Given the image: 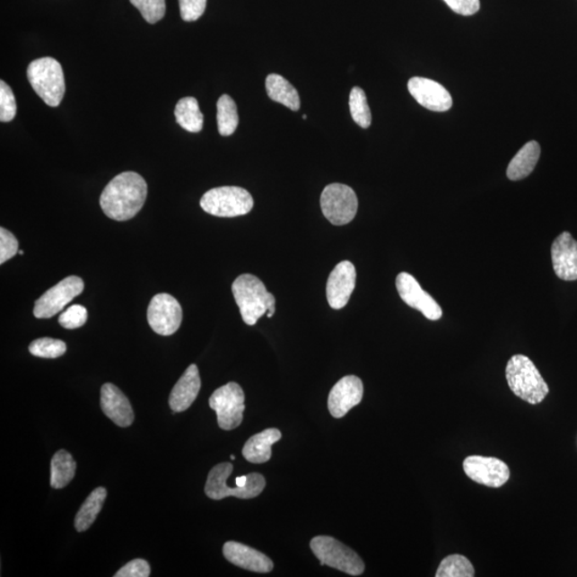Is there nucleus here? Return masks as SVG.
<instances>
[{
    "label": "nucleus",
    "instance_id": "393cba45",
    "mask_svg": "<svg viewBox=\"0 0 577 577\" xmlns=\"http://www.w3.org/2000/svg\"><path fill=\"white\" fill-rule=\"evenodd\" d=\"M177 122L184 130L198 133L204 127V115L199 109L198 101L192 97L183 98L176 105Z\"/></svg>",
    "mask_w": 577,
    "mask_h": 577
},
{
    "label": "nucleus",
    "instance_id": "58836bf2",
    "mask_svg": "<svg viewBox=\"0 0 577 577\" xmlns=\"http://www.w3.org/2000/svg\"><path fill=\"white\" fill-rule=\"evenodd\" d=\"M302 119L306 120V119H307V116H306V115L302 116Z\"/></svg>",
    "mask_w": 577,
    "mask_h": 577
},
{
    "label": "nucleus",
    "instance_id": "c85d7f7f",
    "mask_svg": "<svg viewBox=\"0 0 577 577\" xmlns=\"http://www.w3.org/2000/svg\"><path fill=\"white\" fill-rule=\"evenodd\" d=\"M350 111L353 120L363 128L372 125V111H370L365 92L360 87H354L350 93Z\"/></svg>",
    "mask_w": 577,
    "mask_h": 577
},
{
    "label": "nucleus",
    "instance_id": "c9c22d12",
    "mask_svg": "<svg viewBox=\"0 0 577 577\" xmlns=\"http://www.w3.org/2000/svg\"><path fill=\"white\" fill-rule=\"evenodd\" d=\"M151 574L150 564L144 559H134L127 563L115 574L116 577H148Z\"/></svg>",
    "mask_w": 577,
    "mask_h": 577
},
{
    "label": "nucleus",
    "instance_id": "6e6552de",
    "mask_svg": "<svg viewBox=\"0 0 577 577\" xmlns=\"http://www.w3.org/2000/svg\"><path fill=\"white\" fill-rule=\"evenodd\" d=\"M209 405L216 412L221 429L231 431L242 424L245 394L239 384L231 382L216 389L210 398Z\"/></svg>",
    "mask_w": 577,
    "mask_h": 577
},
{
    "label": "nucleus",
    "instance_id": "6ab92c4d",
    "mask_svg": "<svg viewBox=\"0 0 577 577\" xmlns=\"http://www.w3.org/2000/svg\"><path fill=\"white\" fill-rule=\"evenodd\" d=\"M101 407L105 415L121 428L130 427L134 422L130 401L114 384L106 383L101 389Z\"/></svg>",
    "mask_w": 577,
    "mask_h": 577
},
{
    "label": "nucleus",
    "instance_id": "20e7f679",
    "mask_svg": "<svg viewBox=\"0 0 577 577\" xmlns=\"http://www.w3.org/2000/svg\"><path fill=\"white\" fill-rule=\"evenodd\" d=\"M28 80L33 91L50 108H57L66 92L63 66L52 57L33 60L28 66Z\"/></svg>",
    "mask_w": 577,
    "mask_h": 577
},
{
    "label": "nucleus",
    "instance_id": "4c0bfd02",
    "mask_svg": "<svg viewBox=\"0 0 577 577\" xmlns=\"http://www.w3.org/2000/svg\"><path fill=\"white\" fill-rule=\"evenodd\" d=\"M19 254L20 255H24V251L23 250H19Z\"/></svg>",
    "mask_w": 577,
    "mask_h": 577
},
{
    "label": "nucleus",
    "instance_id": "dca6fc26",
    "mask_svg": "<svg viewBox=\"0 0 577 577\" xmlns=\"http://www.w3.org/2000/svg\"><path fill=\"white\" fill-rule=\"evenodd\" d=\"M408 92L424 109L447 111L452 108V98L441 83L429 78L413 77L407 83Z\"/></svg>",
    "mask_w": 577,
    "mask_h": 577
},
{
    "label": "nucleus",
    "instance_id": "a878e982",
    "mask_svg": "<svg viewBox=\"0 0 577 577\" xmlns=\"http://www.w3.org/2000/svg\"><path fill=\"white\" fill-rule=\"evenodd\" d=\"M75 470L76 463L68 451L56 452L50 463V485L54 489H63L74 478Z\"/></svg>",
    "mask_w": 577,
    "mask_h": 577
},
{
    "label": "nucleus",
    "instance_id": "ea45409f",
    "mask_svg": "<svg viewBox=\"0 0 577 577\" xmlns=\"http://www.w3.org/2000/svg\"><path fill=\"white\" fill-rule=\"evenodd\" d=\"M231 459H232V460H234L235 457H234V456H232V457H231Z\"/></svg>",
    "mask_w": 577,
    "mask_h": 577
},
{
    "label": "nucleus",
    "instance_id": "ddd939ff",
    "mask_svg": "<svg viewBox=\"0 0 577 577\" xmlns=\"http://www.w3.org/2000/svg\"><path fill=\"white\" fill-rule=\"evenodd\" d=\"M463 469L469 479L490 487H501L510 478L508 465L496 458L468 457L463 462Z\"/></svg>",
    "mask_w": 577,
    "mask_h": 577
},
{
    "label": "nucleus",
    "instance_id": "bb28decb",
    "mask_svg": "<svg viewBox=\"0 0 577 577\" xmlns=\"http://www.w3.org/2000/svg\"><path fill=\"white\" fill-rule=\"evenodd\" d=\"M217 126L222 136H231L239 126L237 104L231 95L223 94L217 102Z\"/></svg>",
    "mask_w": 577,
    "mask_h": 577
},
{
    "label": "nucleus",
    "instance_id": "f257e3e1",
    "mask_svg": "<svg viewBox=\"0 0 577 577\" xmlns=\"http://www.w3.org/2000/svg\"><path fill=\"white\" fill-rule=\"evenodd\" d=\"M148 195V185L137 172L126 171L106 185L100 205L104 214L117 222L131 220L142 210Z\"/></svg>",
    "mask_w": 577,
    "mask_h": 577
},
{
    "label": "nucleus",
    "instance_id": "1a4fd4ad",
    "mask_svg": "<svg viewBox=\"0 0 577 577\" xmlns=\"http://www.w3.org/2000/svg\"><path fill=\"white\" fill-rule=\"evenodd\" d=\"M321 209L327 220L335 226H344L354 220L358 209L357 196L350 187L333 183L324 188Z\"/></svg>",
    "mask_w": 577,
    "mask_h": 577
},
{
    "label": "nucleus",
    "instance_id": "e433bc0d",
    "mask_svg": "<svg viewBox=\"0 0 577 577\" xmlns=\"http://www.w3.org/2000/svg\"><path fill=\"white\" fill-rule=\"evenodd\" d=\"M453 13L464 16L477 13L480 9V0H444Z\"/></svg>",
    "mask_w": 577,
    "mask_h": 577
},
{
    "label": "nucleus",
    "instance_id": "0eeeda50",
    "mask_svg": "<svg viewBox=\"0 0 577 577\" xmlns=\"http://www.w3.org/2000/svg\"><path fill=\"white\" fill-rule=\"evenodd\" d=\"M310 548L322 565L337 569L341 573L358 576L365 571V564L358 555L337 539L318 536L310 542Z\"/></svg>",
    "mask_w": 577,
    "mask_h": 577
},
{
    "label": "nucleus",
    "instance_id": "aec40b11",
    "mask_svg": "<svg viewBox=\"0 0 577 577\" xmlns=\"http://www.w3.org/2000/svg\"><path fill=\"white\" fill-rule=\"evenodd\" d=\"M201 389V380L197 366L190 365L172 389L170 406L172 412H184L193 405Z\"/></svg>",
    "mask_w": 577,
    "mask_h": 577
},
{
    "label": "nucleus",
    "instance_id": "9d476101",
    "mask_svg": "<svg viewBox=\"0 0 577 577\" xmlns=\"http://www.w3.org/2000/svg\"><path fill=\"white\" fill-rule=\"evenodd\" d=\"M83 279L77 276H69L54 285L39 298L33 308V315L38 319H48L57 315L65 307L83 293Z\"/></svg>",
    "mask_w": 577,
    "mask_h": 577
},
{
    "label": "nucleus",
    "instance_id": "2f4dec72",
    "mask_svg": "<svg viewBox=\"0 0 577 577\" xmlns=\"http://www.w3.org/2000/svg\"><path fill=\"white\" fill-rule=\"evenodd\" d=\"M88 311L82 305H73L59 316L58 322L66 329H76L87 322Z\"/></svg>",
    "mask_w": 577,
    "mask_h": 577
},
{
    "label": "nucleus",
    "instance_id": "39448f33",
    "mask_svg": "<svg viewBox=\"0 0 577 577\" xmlns=\"http://www.w3.org/2000/svg\"><path fill=\"white\" fill-rule=\"evenodd\" d=\"M233 472V465L229 462L217 464L210 470L208 480H206L205 492L206 496L214 501H222L223 498L233 496L240 500H250L259 496L266 487V479L261 474L253 473V478L245 486L227 485V479Z\"/></svg>",
    "mask_w": 577,
    "mask_h": 577
},
{
    "label": "nucleus",
    "instance_id": "f8f14e48",
    "mask_svg": "<svg viewBox=\"0 0 577 577\" xmlns=\"http://www.w3.org/2000/svg\"><path fill=\"white\" fill-rule=\"evenodd\" d=\"M396 287L400 298L407 306L423 313L431 321H438L442 316L441 306L429 293L420 287L416 278L402 272L396 279Z\"/></svg>",
    "mask_w": 577,
    "mask_h": 577
},
{
    "label": "nucleus",
    "instance_id": "c756f323",
    "mask_svg": "<svg viewBox=\"0 0 577 577\" xmlns=\"http://www.w3.org/2000/svg\"><path fill=\"white\" fill-rule=\"evenodd\" d=\"M33 356L41 358H58L66 352V345L63 340L53 338H39L30 345Z\"/></svg>",
    "mask_w": 577,
    "mask_h": 577
},
{
    "label": "nucleus",
    "instance_id": "b1692460",
    "mask_svg": "<svg viewBox=\"0 0 577 577\" xmlns=\"http://www.w3.org/2000/svg\"><path fill=\"white\" fill-rule=\"evenodd\" d=\"M106 496H108V491L100 486L87 497L75 517L74 525L77 531L82 532L91 529L101 510H102Z\"/></svg>",
    "mask_w": 577,
    "mask_h": 577
},
{
    "label": "nucleus",
    "instance_id": "72a5a7b5",
    "mask_svg": "<svg viewBox=\"0 0 577 577\" xmlns=\"http://www.w3.org/2000/svg\"><path fill=\"white\" fill-rule=\"evenodd\" d=\"M19 253V240L7 229L0 228V265Z\"/></svg>",
    "mask_w": 577,
    "mask_h": 577
},
{
    "label": "nucleus",
    "instance_id": "a211bd4d",
    "mask_svg": "<svg viewBox=\"0 0 577 577\" xmlns=\"http://www.w3.org/2000/svg\"><path fill=\"white\" fill-rule=\"evenodd\" d=\"M223 553L228 562L253 573H268L274 568L272 560L267 555L242 543L229 541L223 546Z\"/></svg>",
    "mask_w": 577,
    "mask_h": 577
},
{
    "label": "nucleus",
    "instance_id": "412c9836",
    "mask_svg": "<svg viewBox=\"0 0 577 577\" xmlns=\"http://www.w3.org/2000/svg\"><path fill=\"white\" fill-rule=\"evenodd\" d=\"M282 439L278 429H267L251 436L243 448V457L250 463L261 464L271 460L272 446Z\"/></svg>",
    "mask_w": 577,
    "mask_h": 577
},
{
    "label": "nucleus",
    "instance_id": "cd10ccee",
    "mask_svg": "<svg viewBox=\"0 0 577 577\" xmlns=\"http://www.w3.org/2000/svg\"><path fill=\"white\" fill-rule=\"evenodd\" d=\"M436 577H473L475 569L472 563L463 555L453 554L441 560Z\"/></svg>",
    "mask_w": 577,
    "mask_h": 577
},
{
    "label": "nucleus",
    "instance_id": "f704fd0d",
    "mask_svg": "<svg viewBox=\"0 0 577 577\" xmlns=\"http://www.w3.org/2000/svg\"><path fill=\"white\" fill-rule=\"evenodd\" d=\"M181 18L185 22L197 21L205 13L206 0H179Z\"/></svg>",
    "mask_w": 577,
    "mask_h": 577
},
{
    "label": "nucleus",
    "instance_id": "7c9ffc66",
    "mask_svg": "<svg viewBox=\"0 0 577 577\" xmlns=\"http://www.w3.org/2000/svg\"><path fill=\"white\" fill-rule=\"evenodd\" d=\"M134 7L139 10L149 24L158 23L166 13L165 0H131Z\"/></svg>",
    "mask_w": 577,
    "mask_h": 577
},
{
    "label": "nucleus",
    "instance_id": "f3484780",
    "mask_svg": "<svg viewBox=\"0 0 577 577\" xmlns=\"http://www.w3.org/2000/svg\"><path fill=\"white\" fill-rule=\"evenodd\" d=\"M553 267L565 282L577 280V240L569 232L558 235L552 245Z\"/></svg>",
    "mask_w": 577,
    "mask_h": 577
},
{
    "label": "nucleus",
    "instance_id": "423d86ee",
    "mask_svg": "<svg viewBox=\"0 0 577 577\" xmlns=\"http://www.w3.org/2000/svg\"><path fill=\"white\" fill-rule=\"evenodd\" d=\"M206 213L217 217H237L249 214L254 208V199L248 190L238 187L212 188L200 200Z\"/></svg>",
    "mask_w": 577,
    "mask_h": 577
},
{
    "label": "nucleus",
    "instance_id": "2eb2a0df",
    "mask_svg": "<svg viewBox=\"0 0 577 577\" xmlns=\"http://www.w3.org/2000/svg\"><path fill=\"white\" fill-rule=\"evenodd\" d=\"M363 395V385L355 375H346L336 383L328 396V410L335 418L346 415L351 408L360 405Z\"/></svg>",
    "mask_w": 577,
    "mask_h": 577
},
{
    "label": "nucleus",
    "instance_id": "473e14b6",
    "mask_svg": "<svg viewBox=\"0 0 577 577\" xmlns=\"http://www.w3.org/2000/svg\"><path fill=\"white\" fill-rule=\"evenodd\" d=\"M16 115V102L13 89L0 82V121L10 122Z\"/></svg>",
    "mask_w": 577,
    "mask_h": 577
},
{
    "label": "nucleus",
    "instance_id": "5701e85b",
    "mask_svg": "<svg viewBox=\"0 0 577 577\" xmlns=\"http://www.w3.org/2000/svg\"><path fill=\"white\" fill-rule=\"evenodd\" d=\"M267 92L271 100L275 101L290 109L298 111L301 108V100L298 91L278 74H270L266 81Z\"/></svg>",
    "mask_w": 577,
    "mask_h": 577
},
{
    "label": "nucleus",
    "instance_id": "4be33fe9",
    "mask_svg": "<svg viewBox=\"0 0 577 577\" xmlns=\"http://www.w3.org/2000/svg\"><path fill=\"white\" fill-rule=\"evenodd\" d=\"M540 144L535 140L524 144V147L510 162L507 168L509 180L520 181L528 178L534 171L538 161L540 159Z\"/></svg>",
    "mask_w": 577,
    "mask_h": 577
},
{
    "label": "nucleus",
    "instance_id": "9b49d317",
    "mask_svg": "<svg viewBox=\"0 0 577 577\" xmlns=\"http://www.w3.org/2000/svg\"><path fill=\"white\" fill-rule=\"evenodd\" d=\"M148 322L156 334L170 336L175 334L182 323L183 311L180 302L167 293L156 294L151 300Z\"/></svg>",
    "mask_w": 577,
    "mask_h": 577
},
{
    "label": "nucleus",
    "instance_id": "7ed1b4c3",
    "mask_svg": "<svg viewBox=\"0 0 577 577\" xmlns=\"http://www.w3.org/2000/svg\"><path fill=\"white\" fill-rule=\"evenodd\" d=\"M506 379L512 393L532 406L539 405L550 391L535 363L525 355L510 358L506 367Z\"/></svg>",
    "mask_w": 577,
    "mask_h": 577
},
{
    "label": "nucleus",
    "instance_id": "4468645a",
    "mask_svg": "<svg viewBox=\"0 0 577 577\" xmlns=\"http://www.w3.org/2000/svg\"><path fill=\"white\" fill-rule=\"evenodd\" d=\"M355 267L350 261L338 263L328 280L327 298L333 310H341L349 302L356 284Z\"/></svg>",
    "mask_w": 577,
    "mask_h": 577
},
{
    "label": "nucleus",
    "instance_id": "f03ea898",
    "mask_svg": "<svg viewBox=\"0 0 577 577\" xmlns=\"http://www.w3.org/2000/svg\"><path fill=\"white\" fill-rule=\"evenodd\" d=\"M232 293L243 321L250 327L266 313L268 318H272L275 313V298L267 293L265 284L251 274H243L234 280Z\"/></svg>",
    "mask_w": 577,
    "mask_h": 577
}]
</instances>
